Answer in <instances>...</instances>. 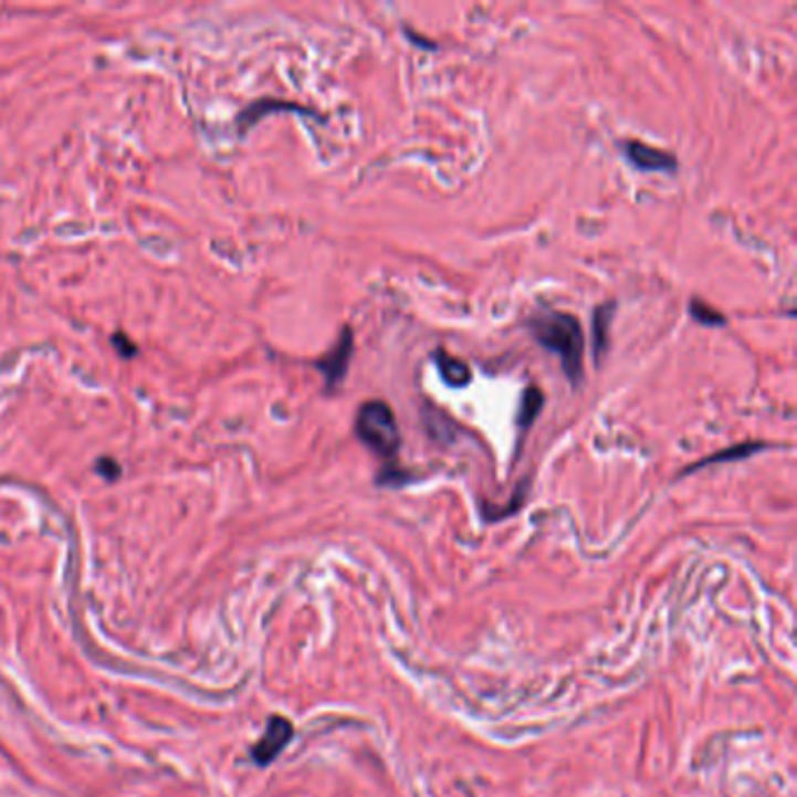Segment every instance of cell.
<instances>
[{"instance_id":"5","label":"cell","mask_w":797,"mask_h":797,"mask_svg":"<svg viewBox=\"0 0 797 797\" xmlns=\"http://www.w3.org/2000/svg\"><path fill=\"white\" fill-rule=\"evenodd\" d=\"M625 157L631 161L633 167L641 171H662V174H677L679 159L667 150L652 148L648 143L641 140H625L622 143Z\"/></svg>"},{"instance_id":"4","label":"cell","mask_w":797,"mask_h":797,"mask_svg":"<svg viewBox=\"0 0 797 797\" xmlns=\"http://www.w3.org/2000/svg\"><path fill=\"white\" fill-rule=\"evenodd\" d=\"M293 723L283 715H272L268 730H264L262 740L253 746V761L258 765H270L279 758V753L291 744L293 740Z\"/></svg>"},{"instance_id":"12","label":"cell","mask_w":797,"mask_h":797,"mask_svg":"<svg viewBox=\"0 0 797 797\" xmlns=\"http://www.w3.org/2000/svg\"><path fill=\"white\" fill-rule=\"evenodd\" d=\"M113 344L122 346V356L125 358H132L136 354V344H127L125 339H122V335H113Z\"/></svg>"},{"instance_id":"1","label":"cell","mask_w":797,"mask_h":797,"mask_svg":"<svg viewBox=\"0 0 797 797\" xmlns=\"http://www.w3.org/2000/svg\"><path fill=\"white\" fill-rule=\"evenodd\" d=\"M526 328L543 349L559 358L568 384L578 386L583 381L585 365V335L580 321L568 312L545 310L531 314L526 318Z\"/></svg>"},{"instance_id":"6","label":"cell","mask_w":797,"mask_h":797,"mask_svg":"<svg viewBox=\"0 0 797 797\" xmlns=\"http://www.w3.org/2000/svg\"><path fill=\"white\" fill-rule=\"evenodd\" d=\"M612 316H616V302L612 300L597 304L595 312H591V356H595L597 363H601L610 349Z\"/></svg>"},{"instance_id":"7","label":"cell","mask_w":797,"mask_h":797,"mask_svg":"<svg viewBox=\"0 0 797 797\" xmlns=\"http://www.w3.org/2000/svg\"><path fill=\"white\" fill-rule=\"evenodd\" d=\"M433 358H436V365L440 370V377H442V381L447 386L463 388V386H468L470 381H473V370H470L465 360L454 358L452 354H447L442 349H438Z\"/></svg>"},{"instance_id":"11","label":"cell","mask_w":797,"mask_h":797,"mask_svg":"<svg viewBox=\"0 0 797 797\" xmlns=\"http://www.w3.org/2000/svg\"><path fill=\"white\" fill-rule=\"evenodd\" d=\"M96 470H98V473L104 475V478H108V480H115V478L119 475V465H117L113 459H101V461H96Z\"/></svg>"},{"instance_id":"3","label":"cell","mask_w":797,"mask_h":797,"mask_svg":"<svg viewBox=\"0 0 797 797\" xmlns=\"http://www.w3.org/2000/svg\"><path fill=\"white\" fill-rule=\"evenodd\" d=\"M352 354H354V331L346 325V328L342 331L339 342L333 346V352L325 354L321 360H316V367L323 373V379H325V391H335V388L346 379Z\"/></svg>"},{"instance_id":"9","label":"cell","mask_w":797,"mask_h":797,"mask_svg":"<svg viewBox=\"0 0 797 797\" xmlns=\"http://www.w3.org/2000/svg\"><path fill=\"white\" fill-rule=\"evenodd\" d=\"M763 449H767L765 442H744V444H734L730 449H723V452H715L706 459H702L700 463H694L692 468H688L685 473H692V470H700L704 465H713V463H725V461H740V459H748L753 454L763 452Z\"/></svg>"},{"instance_id":"2","label":"cell","mask_w":797,"mask_h":797,"mask_svg":"<svg viewBox=\"0 0 797 797\" xmlns=\"http://www.w3.org/2000/svg\"><path fill=\"white\" fill-rule=\"evenodd\" d=\"M356 436L373 454L384 461L396 459L402 444L396 415L384 400H367L360 405L356 417Z\"/></svg>"},{"instance_id":"8","label":"cell","mask_w":797,"mask_h":797,"mask_svg":"<svg viewBox=\"0 0 797 797\" xmlns=\"http://www.w3.org/2000/svg\"><path fill=\"white\" fill-rule=\"evenodd\" d=\"M545 405V396L538 386H528L524 396H522V402H520V412H517V428H520V440L528 433V428L534 426V421L538 419L541 410Z\"/></svg>"},{"instance_id":"10","label":"cell","mask_w":797,"mask_h":797,"mask_svg":"<svg viewBox=\"0 0 797 797\" xmlns=\"http://www.w3.org/2000/svg\"><path fill=\"white\" fill-rule=\"evenodd\" d=\"M690 316H692L694 321H698V323L706 325V328H721V325L727 323L725 314H721L719 310H713V306H711L709 302H704V300H700V297L690 300Z\"/></svg>"}]
</instances>
